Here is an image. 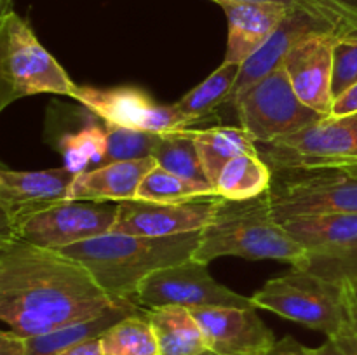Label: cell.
<instances>
[{
    "mask_svg": "<svg viewBox=\"0 0 357 355\" xmlns=\"http://www.w3.org/2000/svg\"><path fill=\"white\" fill-rule=\"evenodd\" d=\"M105 355H159L155 333L145 313L119 320L100 336Z\"/></svg>",
    "mask_w": 357,
    "mask_h": 355,
    "instance_id": "obj_25",
    "label": "cell"
},
{
    "mask_svg": "<svg viewBox=\"0 0 357 355\" xmlns=\"http://www.w3.org/2000/svg\"><path fill=\"white\" fill-rule=\"evenodd\" d=\"M220 256L272 260L302 268L309 253L274 218L267 190L248 200L220 198L215 218L201 232L192 260L209 265Z\"/></svg>",
    "mask_w": 357,
    "mask_h": 355,
    "instance_id": "obj_3",
    "label": "cell"
},
{
    "mask_svg": "<svg viewBox=\"0 0 357 355\" xmlns=\"http://www.w3.org/2000/svg\"><path fill=\"white\" fill-rule=\"evenodd\" d=\"M298 270L310 271L337 284L357 281V242L331 253H309L305 265Z\"/></svg>",
    "mask_w": 357,
    "mask_h": 355,
    "instance_id": "obj_30",
    "label": "cell"
},
{
    "mask_svg": "<svg viewBox=\"0 0 357 355\" xmlns=\"http://www.w3.org/2000/svg\"><path fill=\"white\" fill-rule=\"evenodd\" d=\"M357 82V33L338 37L333 47V97Z\"/></svg>",
    "mask_w": 357,
    "mask_h": 355,
    "instance_id": "obj_31",
    "label": "cell"
},
{
    "mask_svg": "<svg viewBox=\"0 0 357 355\" xmlns=\"http://www.w3.org/2000/svg\"><path fill=\"white\" fill-rule=\"evenodd\" d=\"M56 355H105L101 350L100 338H93V340L82 341L79 345H73V347L65 348L59 354Z\"/></svg>",
    "mask_w": 357,
    "mask_h": 355,
    "instance_id": "obj_38",
    "label": "cell"
},
{
    "mask_svg": "<svg viewBox=\"0 0 357 355\" xmlns=\"http://www.w3.org/2000/svg\"><path fill=\"white\" fill-rule=\"evenodd\" d=\"M258 155L272 171L357 166V113L330 115L295 134L261 143Z\"/></svg>",
    "mask_w": 357,
    "mask_h": 355,
    "instance_id": "obj_8",
    "label": "cell"
},
{
    "mask_svg": "<svg viewBox=\"0 0 357 355\" xmlns=\"http://www.w3.org/2000/svg\"><path fill=\"white\" fill-rule=\"evenodd\" d=\"M73 100L100 117L105 124L122 125L129 129L169 134L190 129L195 124L176 110L174 104H159L139 87H91L77 86Z\"/></svg>",
    "mask_w": 357,
    "mask_h": 355,
    "instance_id": "obj_11",
    "label": "cell"
},
{
    "mask_svg": "<svg viewBox=\"0 0 357 355\" xmlns=\"http://www.w3.org/2000/svg\"><path fill=\"white\" fill-rule=\"evenodd\" d=\"M220 195L183 202H149L131 198L117 202L112 233L138 237H173L202 232L216 214Z\"/></svg>",
    "mask_w": 357,
    "mask_h": 355,
    "instance_id": "obj_12",
    "label": "cell"
},
{
    "mask_svg": "<svg viewBox=\"0 0 357 355\" xmlns=\"http://www.w3.org/2000/svg\"><path fill=\"white\" fill-rule=\"evenodd\" d=\"M271 183L272 169L260 155H241L223 167L215 190L229 200H248L265 194Z\"/></svg>",
    "mask_w": 357,
    "mask_h": 355,
    "instance_id": "obj_24",
    "label": "cell"
},
{
    "mask_svg": "<svg viewBox=\"0 0 357 355\" xmlns=\"http://www.w3.org/2000/svg\"><path fill=\"white\" fill-rule=\"evenodd\" d=\"M271 209L279 223L314 214H357V166L272 171Z\"/></svg>",
    "mask_w": 357,
    "mask_h": 355,
    "instance_id": "obj_5",
    "label": "cell"
},
{
    "mask_svg": "<svg viewBox=\"0 0 357 355\" xmlns=\"http://www.w3.org/2000/svg\"><path fill=\"white\" fill-rule=\"evenodd\" d=\"M105 129H107V152L100 166L152 157L153 150L160 141V134L155 132L114 124H105Z\"/></svg>",
    "mask_w": 357,
    "mask_h": 355,
    "instance_id": "obj_29",
    "label": "cell"
},
{
    "mask_svg": "<svg viewBox=\"0 0 357 355\" xmlns=\"http://www.w3.org/2000/svg\"><path fill=\"white\" fill-rule=\"evenodd\" d=\"M208 195L218 194L209 184L195 183L160 166L152 167L146 173L136 191V198L149 202H183L190 198L208 197Z\"/></svg>",
    "mask_w": 357,
    "mask_h": 355,
    "instance_id": "obj_28",
    "label": "cell"
},
{
    "mask_svg": "<svg viewBox=\"0 0 357 355\" xmlns=\"http://www.w3.org/2000/svg\"><path fill=\"white\" fill-rule=\"evenodd\" d=\"M152 157L155 159L157 166L164 167L166 171L195 181V183L211 187L204 169H202L197 146H195L194 138H192L190 129H185V131L180 132H169V134H160V141L153 150Z\"/></svg>",
    "mask_w": 357,
    "mask_h": 355,
    "instance_id": "obj_26",
    "label": "cell"
},
{
    "mask_svg": "<svg viewBox=\"0 0 357 355\" xmlns=\"http://www.w3.org/2000/svg\"><path fill=\"white\" fill-rule=\"evenodd\" d=\"M265 355H312V350L303 347L300 341H296L293 336H284L275 341L274 347Z\"/></svg>",
    "mask_w": 357,
    "mask_h": 355,
    "instance_id": "obj_36",
    "label": "cell"
},
{
    "mask_svg": "<svg viewBox=\"0 0 357 355\" xmlns=\"http://www.w3.org/2000/svg\"><path fill=\"white\" fill-rule=\"evenodd\" d=\"M251 301L257 308L321 331L328 338L338 334L351 322L342 284L298 268L265 282L264 287L251 296Z\"/></svg>",
    "mask_w": 357,
    "mask_h": 355,
    "instance_id": "obj_6",
    "label": "cell"
},
{
    "mask_svg": "<svg viewBox=\"0 0 357 355\" xmlns=\"http://www.w3.org/2000/svg\"><path fill=\"white\" fill-rule=\"evenodd\" d=\"M138 313H145L142 306L135 299H126L121 305L114 306V308L107 310L96 317L59 327L51 333L26 338V355H56L65 348L73 347V345L93 340V338H100L119 320L129 315H138Z\"/></svg>",
    "mask_w": 357,
    "mask_h": 355,
    "instance_id": "obj_21",
    "label": "cell"
},
{
    "mask_svg": "<svg viewBox=\"0 0 357 355\" xmlns=\"http://www.w3.org/2000/svg\"><path fill=\"white\" fill-rule=\"evenodd\" d=\"M146 319L155 333L159 355H199L208 352L204 333L190 308L180 305L146 310Z\"/></svg>",
    "mask_w": 357,
    "mask_h": 355,
    "instance_id": "obj_20",
    "label": "cell"
},
{
    "mask_svg": "<svg viewBox=\"0 0 357 355\" xmlns=\"http://www.w3.org/2000/svg\"><path fill=\"white\" fill-rule=\"evenodd\" d=\"M211 2H216V3H222V2H268V3H281V6L291 7V9H305V10H309V13L316 14V16L323 17L319 13H317L316 9H314L312 6H310L309 2H307V0H211ZM323 19H324V17H323ZM324 21H326V19H324ZM331 26H333V24H331Z\"/></svg>",
    "mask_w": 357,
    "mask_h": 355,
    "instance_id": "obj_39",
    "label": "cell"
},
{
    "mask_svg": "<svg viewBox=\"0 0 357 355\" xmlns=\"http://www.w3.org/2000/svg\"><path fill=\"white\" fill-rule=\"evenodd\" d=\"M190 312L204 333L208 350L216 355H265L278 341L257 308L199 306Z\"/></svg>",
    "mask_w": 357,
    "mask_h": 355,
    "instance_id": "obj_13",
    "label": "cell"
},
{
    "mask_svg": "<svg viewBox=\"0 0 357 355\" xmlns=\"http://www.w3.org/2000/svg\"><path fill=\"white\" fill-rule=\"evenodd\" d=\"M0 355H26V338L0 329Z\"/></svg>",
    "mask_w": 357,
    "mask_h": 355,
    "instance_id": "obj_34",
    "label": "cell"
},
{
    "mask_svg": "<svg viewBox=\"0 0 357 355\" xmlns=\"http://www.w3.org/2000/svg\"><path fill=\"white\" fill-rule=\"evenodd\" d=\"M10 240H13V239H10ZM10 240H0V254H2V251L6 249V246L10 242Z\"/></svg>",
    "mask_w": 357,
    "mask_h": 355,
    "instance_id": "obj_42",
    "label": "cell"
},
{
    "mask_svg": "<svg viewBox=\"0 0 357 355\" xmlns=\"http://www.w3.org/2000/svg\"><path fill=\"white\" fill-rule=\"evenodd\" d=\"M157 162L153 157L139 160H122L96 169L86 171L73 178L66 190L68 200L121 202L136 198L139 183Z\"/></svg>",
    "mask_w": 357,
    "mask_h": 355,
    "instance_id": "obj_18",
    "label": "cell"
},
{
    "mask_svg": "<svg viewBox=\"0 0 357 355\" xmlns=\"http://www.w3.org/2000/svg\"><path fill=\"white\" fill-rule=\"evenodd\" d=\"M342 291H344V301L347 306L349 320L357 331V281H349L342 284Z\"/></svg>",
    "mask_w": 357,
    "mask_h": 355,
    "instance_id": "obj_37",
    "label": "cell"
},
{
    "mask_svg": "<svg viewBox=\"0 0 357 355\" xmlns=\"http://www.w3.org/2000/svg\"><path fill=\"white\" fill-rule=\"evenodd\" d=\"M199 355H216V354H213V352H204V354H199Z\"/></svg>",
    "mask_w": 357,
    "mask_h": 355,
    "instance_id": "obj_43",
    "label": "cell"
},
{
    "mask_svg": "<svg viewBox=\"0 0 357 355\" xmlns=\"http://www.w3.org/2000/svg\"><path fill=\"white\" fill-rule=\"evenodd\" d=\"M340 37L357 33V0H307Z\"/></svg>",
    "mask_w": 357,
    "mask_h": 355,
    "instance_id": "obj_32",
    "label": "cell"
},
{
    "mask_svg": "<svg viewBox=\"0 0 357 355\" xmlns=\"http://www.w3.org/2000/svg\"><path fill=\"white\" fill-rule=\"evenodd\" d=\"M232 108L241 127L260 145L295 134L326 118L296 96L282 66L248 87Z\"/></svg>",
    "mask_w": 357,
    "mask_h": 355,
    "instance_id": "obj_7",
    "label": "cell"
},
{
    "mask_svg": "<svg viewBox=\"0 0 357 355\" xmlns=\"http://www.w3.org/2000/svg\"><path fill=\"white\" fill-rule=\"evenodd\" d=\"M135 301L145 308H159L167 305H180L185 308L199 306H236V308H257L243 294L225 287L211 277L208 265L195 260L171 265L150 274L139 284Z\"/></svg>",
    "mask_w": 357,
    "mask_h": 355,
    "instance_id": "obj_10",
    "label": "cell"
},
{
    "mask_svg": "<svg viewBox=\"0 0 357 355\" xmlns=\"http://www.w3.org/2000/svg\"><path fill=\"white\" fill-rule=\"evenodd\" d=\"M314 33H335L337 37H340L338 31L323 17L316 16V14L309 13L305 9L289 10L288 16L279 24L278 30L271 35V38L251 58H248L241 65L239 77L234 84L232 94H230L227 106L232 108L234 101L248 87L253 86L255 82L261 80L271 72H274L275 68L282 66V61H284L286 54L293 49V45Z\"/></svg>",
    "mask_w": 357,
    "mask_h": 355,
    "instance_id": "obj_15",
    "label": "cell"
},
{
    "mask_svg": "<svg viewBox=\"0 0 357 355\" xmlns=\"http://www.w3.org/2000/svg\"><path fill=\"white\" fill-rule=\"evenodd\" d=\"M286 232L307 253H331L357 242V214L331 212L293 218L282 223Z\"/></svg>",
    "mask_w": 357,
    "mask_h": 355,
    "instance_id": "obj_19",
    "label": "cell"
},
{
    "mask_svg": "<svg viewBox=\"0 0 357 355\" xmlns=\"http://www.w3.org/2000/svg\"><path fill=\"white\" fill-rule=\"evenodd\" d=\"M197 146L202 169L215 188L223 167L241 155H258L255 139L243 127L218 125L204 131H190Z\"/></svg>",
    "mask_w": 357,
    "mask_h": 355,
    "instance_id": "obj_22",
    "label": "cell"
},
{
    "mask_svg": "<svg viewBox=\"0 0 357 355\" xmlns=\"http://www.w3.org/2000/svg\"><path fill=\"white\" fill-rule=\"evenodd\" d=\"M129 298H112L59 251L13 239L0 254V322L23 338L91 319Z\"/></svg>",
    "mask_w": 357,
    "mask_h": 355,
    "instance_id": "obj_1",
    "label": "cell"
},
{
    "mask_svg": "<svg viewBox=\"0 0 357 355\" xmlns=\"http://www.w3.org/2000/svg\"><path fill=\"white\" fill-rule=\"evenodd\" d=\"M229 23V40L223 63L243 65L271 38L291 7L268 2L218 3Z\"/></svg>",
    "mask_w": 357,
    "mask_h": 355,
    "instance_id": "obj_16",
    "label": "cell"
},
{
    "mask_svg": "<svg viewBox=\"0 0 357 355\" xmlns=\"http://www.w3.org/2000/svg\"><path fill=\"white\" fill-rule=\"evenodd\" d=\"M201 232L173 237L103 233L59 251L82 265L112 298L135 299L139 284L153 271L194 256Z\"/></svg>",
    "mask_w": 357,
    "mask_h": 355,
    "instance_id": "obj_2",
    "label": "cell"
},
{
    "mask_svg": "<svg viewBox=\"0 0 357 355\" xmlns=\"http://www.w3.org/2000/svg\"><path fill=\"white\" fill-rule=\"evenodd\" d=\"M352 113H357V82L349 87L345 93H342L340 96L335 97L333 108H331V115H335V117Z\"/></svg>",
    "mask_w": 357,
    "mask_h": 355,
    "instance_id": "obj_35",
    "label": "cell"
},
{
    "mask_svg": "<svg viewBox=\"0 0 357 355\" xmlns=\"http://www.w3.org/2000/svg\"><path fill=\"white\" fill-rule=\"evenodd\" d=\"M337 38L335 33L309 35L293 45L282 61L296 96L323 117H330L335 101L331 82Z\"/></svg>",
    "mask_w": 357,
    "mask_h": 355,
    "instance_id": "obj_14",
    "label": "cell"
},
{
    "mask_svg": "<svg viewBox=\"0 0 357 355\" xmlns=\"http://www.w3.org/2000/svg\"><path fill=\"white\" fill-rule=\"evenodd\" d=\"M75 84L14 9L0 21V113L14 101L37 94L73 96Z\"/></svg>",
    "mask_w": 357,
    "mask_h": 355,
    "instance_id": "obj_4",
    "label": "cell"
},
{
    "mask_svg": "<svg viewBox=\"0 0 357 355\" xmlns=\"http://www.w3.org/2000/svg\"><path fill=\"white\" fill-rule=\"evenodd\" d=\"M115 214L117 202L63 198L17 216L14 219V237L31 246L63 251L110 232Z\"/></svg>",
    "mask_w": 357,
    "mask_h": 355,
    "instance_id": "obj_9",
    "label": "cell"
},
{
    "mask_svg": "<svg viewBox=\"0 0 357 355\" xmlns=\"http://www.w3.org/2000/svg\"><path fill=\"white\" fill-rule=\"evenodd\" d=\"M63 167L73 174L86 173L91 164L100 166L107 152V129L87 124L77 132H66L56 141Z\"/></svg>",
    "mask_w": 357,
    "mask_h": 355,
    "instance_id": "obj_27",
    "label": "cell"
},
{
    "mask_svg": "<svg viewBox=\"0 0 357 355\" xmlns=\"http://www.w3.org/2000/svg\"><path fill=\"white\" fill-rule=\"evenodd\" d=\"M239 70L241 65L222 63V66H218L208 79L202 80L197 87H194L190 93L174 103L176 110L194 120L195 124L211 117L216 110L227 106L229 103L234 84L239 77Z\"/></svg>",
    "mask_w": 357,
    "mask_h": 355,
    "instance_id": "obj_23",
    "label": "cell"
},
{
    "mask_svg": "<svg viewBox=\"0 0 357 355\" xmlns=\"http://www.w3.org/2000/svg\"><path fill=\"white\" fill-rule=\"evenodd\" d=\"M14 237V221L7 211L0 207V240H10Z\"/></svg>",
    "mask_w": 357,
    "mask_h": 355,
    "instance_id": "obj_40",
    "label": "cell"
},
{
    "mask_svg": "<svg viewBox=\"0 0 357 355\" xmlns=\"http://www.w3.org/2000/svg\"><path fill=\"white\" fill-rule=\"evenodd\" d=\"M310 350L312 355H357V331L349 322L345 329L328 338L321 347Z\"/></svg>",
    "mask_w": 357,
    "mask_h": 355,
    "instance_id": "obj_33",
    "label": "cell"
},
{
    "mask_svg": "<svg viewBox=\"0 0 357 355\" xmlns=\"http://www.w3.org/2000/svg\"><path fill=\"white\" fill-rule=\"evenodd\" d=\"M75 176L66 167L13 171L0 166V207L14 221L24 212L66 198V190Z\"/></svg>",
    "mask_w": 357,
    "mask_h": 355,
    "instance_id": "obj_17",
    "label": "cell"
},
{
    "mask_svg": "<svg viewBox=\"0 0 357 355\" xmlns=\"http://www.w3.org/2000/svg\"><path fill=\"white\" fill-rule=\"evenodd\" d=\"M9 9H13V0H0V21Z\"/></svg>",
    "mask_w": 357,
    "mask_h": 355,
    "instance_id": "obj_41",
    "label": "cell"
}]
</instances>
